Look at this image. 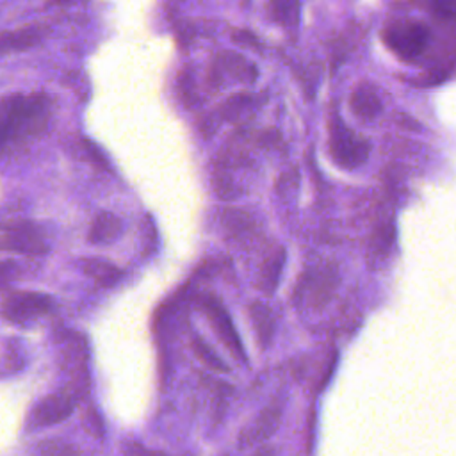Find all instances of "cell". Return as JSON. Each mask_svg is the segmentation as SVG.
Wrapping results in <instances>:
<instances>
[{
  "label": "cell",
  "mask_w": 456,
  "mask_h": 456,
  "mask_svg": "<svg viewBox=\"0 0 456 456\" xmlns=\"http://www.w3.org/2000/svg\"><path fill=\"white\" fill-rule=\"evenodd\" d=\"M349 105H351V110L362 118V119H372L378 116V112L381 110V103H379V98L374 91L372 86L369 84H360L353 94H351V100H349Z\"/></svg>",
  "instance_id": "cell-11"
},
{
  "label": "cell",
  "mask_w": 456,
  "mask_h": 456,
  "mask_svg": "<svg viewBox=\"0 0 456 456\" xmlns=\"http://www.w3.org/2000/svg\"><path fill=\"white\" fill-rule=\"evenodd\" d=\"M267 12L278 25L294 28L299 21V2L297 0H267Z\"/></svg>",
  "instance_id": "cell-14"
},
{
  "label": "cell",
  "mask_w": 456,
  "mask_h": 456,
  "mask_svg": "<svg viewBox=\"0 0 456 456\" xmlns=\"http://www.w3.org/2000/svg\"><path fill=\"white\" fill-rule=\"evenodd\" d=\"M335 287H337L335 269L328 265L312 267L305 271L303 276L299 278L294 297L301 306L321 308L330 301Z\"/></svg>",
  "instance_id": "cell-4"
},
{
  "label": "cell",
  "mask_w": 456,
  "mask_h": 456,
  "mask_svg": "<svg viewBox=\"0 0 456 456\" xmlns=\"http://www.w3.org/2000/svg\"><path fill=\"white\" fill-rule=\"evenodd\" d=\"M12 264L11 262H2L0 264V281H7L12 274Z\"/></svg>",
  "instance_id": "cell-22"
},
{
  "label": "cell",
  "mask_w": 456,
  "mask_h": 456,
  "mask_svg": "<svg viewBox=\"0 0 456 456\" xmlns=\"http://www.w3.org/2000/svg\"><path fill=\"white\" fill-rule=\"evenodd\" d=\"M50 98L43 93H14L0 98V153L34 141L50 121Z\"/></svg>",
  "instance_id": "cell-1"
},
{
  "label": "cell",
  "mask_w": 456,
  "mask_h": 456,
  "mask_svg": "<svg viewBox=\"0 0 456 456\" xmlns=\"http://www.w3.org/2000/svg\"><path fill=\"white\" fill-rule=\"evenodd\" d=\"M224 77H230L232 80H240V82H253L256 77V69L242 55L224 52L214 61L210 68V82L214 86H219L223 84Z\"/></svg>",
  "instance_id": "cell-9"
},
{
  "label": "cell",
  "mask_w": 456,
  "mask_h": 456,
  "mask_svg": "<svg viewBox=\"0 0 456 456\" xmlns=\"http://www.w3.org/2000/svg\"><path fill=\"white\" fill-rule=\"evenodd\" d=\"M249 319H251V324L255 328L258 342L264 347L269 346L271 340H273V335H274V317H273V312L265 305H262V303H253L249 306Z\"/></svg>",
  "instance_id": "cell-13"
},
{
  "label": "cell",
  "mask_w": 456,
  "mask_h": 456,
  "mask_svg": "<svg viewBox=\"0 0 456 456\" xmlns=\"http://www.w3.org/2000/svg\"><path fill=\"white\" fill-rule=\"evenodd\" d=\"M2 246L11 251H18L25 255H41L46 251V239H45V233L36 224L28 221H21V223L11 224L4 232Z\"/></svg>",
  "instance_id": "cell-8"
},
{
  "label": "cell",
  "mask_w": 456,
  "mask_h": 456,
  "mask_svg": "<svg viewBox=\"0 0 456 456\" xmlns=\"http://www.w3.org/2000/svg\"><path fill=\"white\" fill-rule=\"evenodd\" d=\"M200 306L205 312L207 319L210 321V324H212L214 331L217 333V337L221 338V342L232 351V354L237 356L239 360H246V351L242 347L240 337L232 322L230 314L223 306V303L217 297L207 294L200 299Z\"/></svg>",
  "instance_id": "cell-5"
},
{
  "label": "cell",
  "mask_w": 456,
  "mask_h": 456,
  "mask_svg": "<svg viewBox=\"0 0 456 456\" xmlns=\"http://www.w3.org/2000/svg\"><path fill=\"white\" fill-rule=\"evenodd\" d=\"M253 456H271V451L262 449V451H258V452H256V454H253Z\"/></svg>",
  "instance_id": "cell-23"
},
{
  "label": "cell",
  "mask_w": 456,
  "mask_h": 456,
  "mask_svg": "<svg viewBox=\"0 0 456 456\" xmlns=\"http://www.w3.org/2000/svg\"><path fill=\"white\" fill-rule=\"evenodd\" d=\"M73 397L68 392H55L41 399L27 417V428H45L53 426L68 419L73 411Z\"/></svg>",
  "instance_id": "cell-7"
},
{
  "label": "cell",
  "mask_w": 456,
  "mask_h": 456,
  "mask_svg": "<svg viewBox=\"0 0 456 456\" xmlns=\"http://www.w3.org/2000/svg\"><path fill=\"white\" fill-rule=\"evenodd\" d=\"M52 308H53V301L46 294L14 292L5 297L2 305V314L7 321L23 324L48 314Z\"/></svg>",
  "instance_id": "cell-6"
},
{
  "label": "cell",
  "mask_w": 456,
  "mask_h": 456,
  "mask_svg": "<svg viewBox=\"0 0 456 456\" xmlns=\"http://www.w3.org/2000/svg\"><path fill=\"white\" fill-rule=\"evenodd\" d=\"M436 9L444 14H454L456 12V0H433Z\"/></svg>",
  "instance_id": "cell-21"
},
{
  "label": "cell",
  "mask_w": 456,
  "mask_h": 456,
  "mask_svg": "<svg viewBox=\"0 0 456 456\" xmlns=\"http://www.w3.org/2000/svg\"><path fill=\"white\" fill-rule=\"evenodd\" d=\"M121 219L110 212H102L94 217L89 230V242L105 244L114 240L121 233Z\"/></svg>",
  "instance_id": "cell-12"
},
{
  "label": "cell",
  "mask_w": 456,
  "mask_h": 456,
  "mask_svg": "<svg viewBox=\"0 0 456 456\" xmlns=\"http://www.w3.org/2000/svg\"><path fill=\"white\" fill-rule=\"evenodd\" d=\"M330 126V153L333 160L344 167L353 169L365 162L369 155V144L349 130L337 114H331Z\"/></svg>",
  "instance_id": "cell-3"
},
{
  "label": "cell",
  "mask_w": 456,
  "mask_h": 456,
  "mask_svg": "<svg viewBox=\"0 0 456 456\" xmlns=\"http://www.w3.org/2000/svg\"><path fill=\"white\" fill-rule=\"evenodd\" d=\"M84 271L103 287H110L121 278V271L116 265L105 260H96V258L84 260Z\"/></svg>",
  "instance_id": "cell-16"
},
{
  "label": "cell",
  "mask_w": 456,
  "mask_h": 456,
  "mask_svg": "<svg viewBox=\"0 0 456 456\" xmlns=\"http://www.w3.org/2000/svg\"><path fill=\"white\" fill-rule=\"evenodd\" d=\"M37 456H80L71 445L61 444L57 440H45L36 451Z\"/></svg>",
  "instance_id": "cell-19"
},
{
  "label": "cell",
  "mask_w": 456,
  "mask_h": 456,
  "mask_svg": "<svg viewBox=\"0 0 456 456\" xmlns=\"http://www.w3.org/2000/svg\"><path fill=\"white\" fill-rule=\"evenodd\" d=\"M192 349H194V353H196V356L208 367V369H212V370H219V372H224V370H228L226 369V365H224V362L216 354V351L201 338V337H198V335H192Z\"/></svg>",
  "instance_id": "cell-18"
},
{
  "label": "cell",
  "mask_w": 456,
  "mask_h": 456,
  "mask_svg": "<svg viewBox=\"0 0 456 456\" xmlns=\"http://www.w3.org/2000/svg\"><path fill=\"white\" fill-rule=\"evenodd\" d=\"M123 456H167L164 452H159V451H151V449H146L139 444H132L126 447L125 454Z\"/></svg>",
  "instance_id": "cell-20"
},
{
  "label": "cell",
  "mask_w": 456,
  "mask_h": 456,
  "mask_svg": "<svg viewBox=\"0 0 456 456\" xmlns=\"http://www.w3.org/2000/svg\"><path fill=\"white\" fill-rule=\"evenodd\" d=\"M45 36V28L39 25H28L16 30L0 34V55L11 52H23L36 46Z\"/></svg>",
  "instance_id": "cell-10"
},
{
  "label": "cell",
  "mask_w": 456,
  "mask_h": 456,
  "mask_svg": "<svg viewBox=\"0 0 456 456\" xmlns=\"http://www.w3.org/2000/svg\"><path fill=\"white\" fill-rule=\"evenodd\" d=\"M280 406H269L265 408L258 419L253 422V426L248 429V440L255 442V440H264L267 438L278 426L280 422Z\"/></svg>",
  "instance_id": "cell-15"
},
{
  "label": "cell",
  "mask_w": 456,
  "mask_h": 456,
  "mask_svg": "<svg viewBox=\"0 0 456 456\" xmlns=\"http://www.w3.org/2000/svg\"><path fill=\"white\" fill-rule=\"evenodd\" d=\"M283 262H285V253L283 249H278L274 251L265 262H264V267H262V273H260V287L271 294L276 285H278V280H280V274H281V269H283Z\"/></svg>",
  "instance_id": "cell-17"
},
{
  "label": "cell",
  "mask_w": 456,
  "mask_h": 456,
  "mask_svg": "<svg viewBox=\"0 0 456 456\" xmlns=\"http://www.w3.org/2000/svg\"><path fill=\"white\" fill-rule=\"evenodd\" d=\"M385 46L403 61L417 59L428 46L429 30L413 20L392 21L383 30Z\"/></svg>",
  "instance_id": "cell-2"
}]
</instances>
